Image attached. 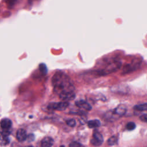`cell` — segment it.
<instances>
[{"mask_svg": "<svg viewBox=\"0 0 147 147\" xmlns=\"http://www.w3.org/2000/svg\"><path fill=\"white\" fill-rule=\"evenodd\" d=\"M52 83L56 93L60 94L62 92L74 91V86L70 78L62 72H57L52 79Z\"/></svg>", "mask_w": 147, "mask_h": 147, "instance_id": "6da1fadb", "label": "cell"}, {"mask_svg": "<svg viewBox=\"0 0 147 147\" xmlns=\"http://www.w3.org/2000/svg\"><path fill=\"white\" fill-rule=\"evenodd\" d=\"M121 65V63L119 61H115L111 63H110L104 69H103L102 71H100V74L106 75L112 72H114L117 69H118Z\"/></svg>", "mask_w": 147, "mask_h": 147, "instance_id": "7a4b0ae2", "label": "cell"}, {"mask_svg": "<svg viewBox=\"0 0 147 147\" xmlns=\"http://www.w3.org/2000/svg\"><path fill=\"white\" fill-rule=\"evenodd\" d=\"M69 106V103L67 102H52L48 105V108L51 110H55L59 111H63L65 110Z\"/></svg>", "mask_w": 147, "mask_h": 147, "instance_id": "3957f363", "label": "cell"}, {"mask_svg": "<svg viewBox=\"0 0 147 147\" xmlns=\"http://www.w3.org/2000/svg\"><path fill=\"white\" fill-rule=\"evenodd\" d=\"M103 142L102 135L98 131L95 130L93 133V138L91 140V143L94 146H99Z\"/></svg>", "mask_w": 147, "mask_h": 147, "instance_id": "277c9868", "label": "cell"}, {"mask_svg": "<svg viewBox=\"0 0 147 147\" xmlns=\"http://www.w3.org/2000/svg\"><path fill=\"white\" fill-rule=\"evenodd\" d=\"M11 126L12 122L10 119L7 118H3L0 122V126L2 129V130L3 131H10V129H11Z\"/></svg>", "mask_w": 147, "mask_h": 147, "instance_id": "5b68a950", "label": "cell"}, {"mask_svg": "<svg viewBox=\"0 0 147 147\" xmlns=\"http://www.w3.org/2000/svg\"><path fill=\"white\" fill-rule=\"evenodd\" d=\"M59 95V98L65 101L71 100L75 98V94L74 92V91L62 92Z\"/></svg>", "mask_w": 147, "mask_h": 147, "instance_id": "8992f818", "label": "cell"}, {"mask_svg": "<svg viewBox=\"0 0 147 147\" xmlns=\"http://www.w3.org/2000/svg\"><path fill=\"white\" fill-rule=\"evenodd\" d=\"M27 134L26 131L23 129H19L16 133L17 140L20 142H23L26 140Z\"/></svg>", "mask_w": 147, "mask_h": 147, "instance_id": "52a82bcc", "label": "cell"}, {"mask_svg": "<svg viewBox=\"0 0 147 147\" xmlns=\"http://www.w3.org/2000/svg\"><path fill=\"white\" fill-rule=\"evenodd\" d=\"M75 105L77 107L79 108H82L88 111L92 109V106L88 102L84 100H79L76 101Z\"/></svg>", "mask_w": 147, "mask_h": 147, "instance_id": "ba28073f", "label": "cell"}, {"mask_svg": "<svg viewBox=\"0 0 147 147\" xmlns=\"http://www.w3.org/2000/svg\"><path fill=\"white\" fill-rule=\"evenodd\" d=\"M126 111V106L123 105H120L117 108H115L113 112H112V113L117 116L121 117L125 114Z\"/></svg>", "mask_w": 147, "mask_h": 147, "instance_id": "9c48e42d", "label": "cell"}, {"mask_svg": "<svg viewBox=\"0 0 147 147\" xmlns=\"http://www.w3.org/2000/svg\"><path fill=\"white\" fill-rule=\"evenodd\" d=\"M53 139L51 137H44L41 142V147H52L53 144Z\"/></svg>", "mask_w": 147, "mask_h": 147, "instance_id": "30bf717a", "label": "cell"}, {"mask_svg": "<svg viewBox=\"0 0 147 147\" xmlns=\"http://www.w3.org/2000/svg\"><path fill=\"white\" fill-rule=\"evenodd\" d=\"M140 63V62H139L138 60L136 62L132 63L130 64H128V65H126L125 67V69H123V72H125H125H129L131 71H133V70L135 69L136 68H137V66L139 65Z\"/></svg>", "mask_w": 147, "mask_h": 147, "instance_id": "8fae6325", "label": "cell"}, {"mask_svg": "<svg viewBox=\"0 0 147 147\" xmlns=\"http://www.w3.org/2000/svg\"><path fill=\"white\" fill-rule=\"evenodd\" d=\"M101 125L100 121L98 119H93L90 120L87 122V125L89 128H94L100 126Z\"/></svg>", "mask_w": 147, "mask_h": 147, "instance_id": "7c38bea8", "label": "cell"}, {"mask_svg": "<svg viewBox=\"0 0 147 147\" xmlns=\"http://www.w3.org/2000/svg\"><path fill=\"white\" fill-rule=\"evenodd\" d=\"M134 109L137 111H146L147 109V103H144L140 105H137L134 107Z\"/></svg>", "mask_w": 147, "mask_h": 147, "instance_id": "4fadbf2b", "label": "cell"}, {"mask_svg": "<svg viewBox=\"0 0 147 147\" xmlns=\"http://www.w3.org/2000/svg\"><path fill=\"white\" fill-rule=\"evenodd\" d=\"M117 143H118V138L115 136L111 137L107 140V144L109 145H110V146L116 145L117 144Z\"/></svg>", "mask_w": 147, "mask_h": 147, "instance_id": "5bb4252c", "label": "cell"}, {"mask_svg": "<svg viewBox=\"0 0 147 147\" xmlns=\"http://www.w3.org/2000/svg\"><path fill=\"white\" fill-rule=\"evenodd\" d=\"M39 70L44 75L47 74L48 72L47 65L44 63H41L39 64Z\"/></svg>", "mask_w": 147, "mask_h": 147, "instance_id": "9a60e30c", "label": "cell"}, {"mask_svg": "<svg viewBox=\"0 0 147 147\" xmlns=\"http://www.w3.org/2000/svg\"><path fill=\"white\" fill-rule=\"evenodd\" d=\"M136 124L133 122H129L127 123L126 127L128 130H133L136 128Z\"/></svg>", "mask_w": 147, "mask_h": 147, "instance_id": "2e32d148", "label": "cell"}, {"mask_svg": "<svg viewBox=\"0 0 147 147\" xmlns=\"http://www.w3.org/2000/svg\"><path fill=\"white\" fill-rule=\"evenodd\" d=\"M69 147H84L82 144L77 141H72L69 145Z\"/></svg>", "mask_w": 147, "mask_h": 147, "instance_id": "e0dca14e", "label": "cell"}, {"mask_svg": "<svg viewBox=\"0 0 147 147\" xmlns=\"http://www.w3.org/2000/svg\"><path fill=\"white\" fill-rule=\"evenodd\" d=\"M67 124L71 127H74L76 125V121L74 119H70L66 121Z\"/></svg>", "mask_w": 147, "mask_h": 147, "instance_id": "ac0fdd59", "label": "cell"}, {"mask_svg": "<svg viewBox=\"0 0 147 147\" xmlns=\"http://www.w3.org/2000/svg\"><path fill=\"white\" fill-rule=\"evenodd\" d=\"M5 1L9 7H11L15 5L17 0H5Z\"/></svg>", "mask_w": 147, "mask_h": 147, "instance_id": "d6986e66", "label": "cell"}, {"mask_svg": "<svg viewBox=\"0 0 147 147\" xmlns=\"http://www.w3.org/2000/svg\"><path fill=\"white\" fill-rule=\"evenodd\" d=\"M26 139L28 140V141L29 142H32V141H33L34 140L35 136L33 134H29L27 135Z\"/></svg>", "mask_w": 147, "mask_h": 147, "instance_id": "ffe728a7", "label": "cell"}, {"mask_svg": "<svg viewBox=\"0 0 147 147\" xmlns=\"http://www.w3.org/2000/svg\"><path fill=\"white\" fill-rule=\"evenodd\" d=\"M140 119L144 122H147V115L146 114H142V115H141L140 117Z\"/></svg>", "mask_w": 147, "mask_h": 147, "instance_id": "44dd1931", "label": "cell"}, {"mask_svg": "<svg viewBox=\"0 0 147 147\" xmlns=\"http://www.w3.org/2000/svg\"><path fill=\"white\" fill-rule=\"evenodd\" d=\"M26 147H34V146H33L32 145H28V146H26Z\"/></svg>", "mask_w": 147, "mask_h": 147, "instance_id": "7402d4cb", "label": "cell"}, {"mask_svg": "<svg viewBox=\"0 0 147 147\" xmlns=\"http://www.w3.org/2000/svg\"><path fill=\"white\" fill-rule=\"evenodd\" d=\"M60 147H65L64 145H61V146H60Z\"/></svg>", "mask_w": 147, "mask_h": 147, "instance_id": "603a6c76", "label": "cell"}]
</instances>
